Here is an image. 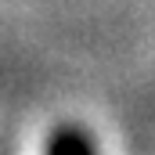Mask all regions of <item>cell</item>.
Instances as JSON below:
<instances>
[{
	"instance_id": "1",
	"label": "cell",
	"mask_w": 155,
	"mask_h": 155,
	"mask_svg": "<svg viewBox=\"0 0 155 155\" xmlns=\"http://www.w3.org/2000/svg\"><path fill=\"white\" fill-rule=\"evenodd\" d=\"M47 155H94V144L79 126H58L51 134Z\"/></svg>"
}]
</instances>
